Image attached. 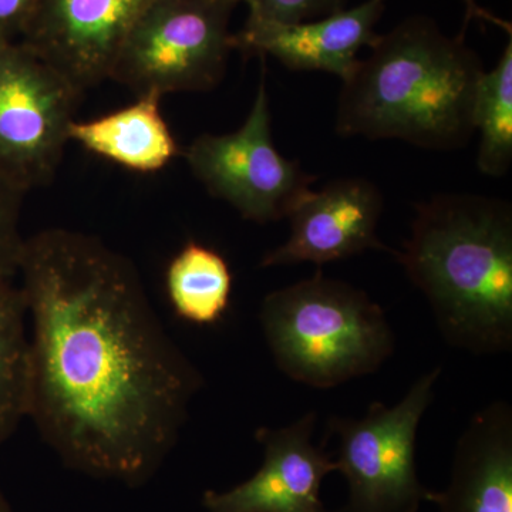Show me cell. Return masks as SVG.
<instances>
[{
	"mask_svg": "<svg viewBox=\"0 0 512 512\" xmlns=\"http://www.w3.org/2000/svg\"><path fill=\"white\" fill-rule=\"evenodd\" d=\"M33 421L64 467L128 488L150 483L180 440L204 379L168 335L136 266L101 239L26 238Z\"/></svg>",
	"mask_w": 512,
	"mask_h": 512,
	"instance_id": "6da1fadb",
	"label": "cell"
},
{
	"mask_svg": "<svg viewBox=\"0 0 512 512\" xmlns=\"http://www.w3.org/2000/svg\"><path fill=\"white\" fill-rule=\"evenodd\" d=\"M343 79L336 109L342 137L406 141L427 150L466 146L485 72L463 33L444 35L434 20H403L369 47Z\"/></svg>",
	"mask_w": 512,
	"mask_h": 512,
	"instance_id": "7a4b0ae2",
	"label": "cell"
},
{
	"mask_svg": "<svg viewBox=\"0 0 512 512\" xmlns=\"http://www.w3.org/2000/svg\"><path fill=\"white\" fill-rule=\"evenodd\" d=\"M414 210L410 237L394 258L426 296L441 336L473 355L511 352V205L437 194Z\"/></svg>",
	"mask_w": 512,
	"mask_h": 512,
	"instance_id": "3957f363",
	"label": "cell"
},
{
	"mask_svg": "<svg viewBox=\"0 0 512 512\" xmlns=\"http://www.w3.org/2000/svg\"><path fill=\"white\" fill-rule=\"evenodd\" d=\"M259 322L278 369L315 389L372 375L396 346L382 306L320 268L312 278L268 293Z\"/></svg>",
	"mask_w": 512,
	"mask_h": 512,
	"instance_id": "277c9868",
	"label": "cell"
},
{
	"mask_svg": "<svg viewBox=\"0 0 512 512\" xmlns=\"http://www.w3.org/2000/svg\"><path fill=\"white\" fill-rule=\"evenodd\" d=\"M224 0H153L121 47L110 79L144 94L208 92L234 49Z\"/></svg>",
	"mask_w": 512,
	"mask_h": 512,
	"instance_id": "5b68a950",
	"label": "cell"
},
{
	"mask_svg": "<svg viewBox=\"0 0 512 512\" xmlns=\"http://www.w3.org/2000/svg\"><path fill=\"white\" fill-rule=\"evenodd\" d=\"M440 375L434 367L396 406L375 402L362 419L330 417L328 434L339 439L336 466L348 483V500L335 512H419L429 503L431 490L417 474L416 440Z\"/></svg>",
	"mask_w": 512,
	"mask_h": 512,
	"instance_id": "8992f818",
	"label": "cell"
},
{
	"mask_svg": "<svg viewBox=\"0 0 512 512\" xmlns=\"http://www.w3.org/2000/svg\"><path fill=\"white\" fill-rule=\"evenodd\" d=\"M80 93L20 42L0 40V178L28 194L59 170Z\"/></svg>",
	"mask_w": 512,
	"mask_h": 512,
	"instance_id": "52a82bcc",
	"label": "cell"
},
{
	"mask_svg": "<svg viewBox=\"0 0 512 512\" xmlns=\"http://www.w3.org/2000/svg\"><path fill=\"white\" fill-rule=\"evenodd\" d=\"M183 154L191 173L212 197L256 224L288 218L315 183L298 160L276 150L265 73L247 120L238 130L202 134Z\"/></svg>",
	"mask_w": 512,
	"mask_h": 512,
	"instance_id": "ba28073f",
	"label": "cell"
},
{
	"mask_svg": "<svg viewBox=\"0 0 512 512\" xmlns=\"http://www.w3.org/2000/svg\"><path fill=\"white\" fill-rule=\"evenodd\" d=\"M153 0H37L19 42L79 90L109 80L121 47Z\"/></svg>",
	"mask_w": 512,
	"mask_h": 512,
	"instance_id": "9c48e42d",
	"label": "cell"
},
{
	"mask_svg": "<svg viewBox=\"0 0 512 512\" xmlns=\"http://www.w3.org/2000/svg\"><path fill=\"white\" fill-rule=\"evenodd\" d=\"M318 413L308 412L291 426L259 427L255 440L264 461L254 476L224 491L202 495L205 512H335L320 498L323 480L338 471L325 446L313 444Z\"/></svg>",
	"mask_w": 512,
	"mask_h": 512,
	"instance_id": "30bf717a",
	"label": "cell"
},
{
	"mask_svg": "<svg viewBox=\"0 0 512 512\" xmlns=\"http://www.w3.org/2000/svg\"><path fill=\"white\" fill-rule=\"evenodd\" d=\"M383 195L365 178L333 180L309 191L288 215L291 235L266 252L261 268L296 264L322 265L375 249L396 256V249L377 237Z\"/></svg>",
	"mask_w": 512,
	"mask_h": 512,
	"instance_id": "8fae6325",
	"label": "cell"
},
{
	"mask_svg": "<svg viewBox=\"0 0 512 512\" xmlns=\"http://www.w3.org/2000/svg\"><path fill=\"white\" fill-rule=\"evenodd\" d=\"M387 0H366L325 18L299 23L247 20L232 36L234 49L256 56H272L299 72H323L346 79L359 60L360 50L377 39L376 25Z\"/></svg>",
	"mask_w": 512,
	"mask_h": 512,
	"instance_id": "7c38bea8",
	"label": "cell"
},
{
	"mask_svg": "<svg viewBox=\"0 0 512 512\" xmlns=\"http://www.w3.org/2000/svg\"><path fill=\"white\" fill-rule=\"evenodd\" d=\"M439 512H512V407L505 400L474 414L454 450L450 481L431 490Z\"/></svg>",
	"mask_w": 512,
	"mask_h": 512,
	"instance_id": "4fadbf2b",
	"label": "cell"
},
{
	"mask_svg": "<svg viewBox=\"0 0 512 512\" xmlns=\"http://www.w3.org/2000/svg\"><path fill=\"white\" fill-rule=\"evenodd\" d=\"M69 140L136 173H157L183 154L161 113L158 94H144L97 119L74 120Z\"/></svg>",
	"mask_w": 512,
	"mask_h": 512,
	"instance_id": "5bb4252c",
	"label": "cell"
},
{
	"mask_svg": "<svg viewBox=\"0 0 512 512\" xmlns=\"http://www.w3.org/2000/svg\"><path fill=\"white\" fill-rule=\"evenodd\" d=\"M234 276L227 259L200 242L190 241L165 272L168 301L178 318L210 326L224 318L231 303Z\"/></svg>",
	"mask_w": 512,
	"mask_h": 512,
	"instance_id": "9a60e30c",
	"label": "cell"
},
{
	"mask_svg": "<svg viewBox=\"0 0 512 512\" xmlns=\"http://www.w3.org/2000/svg\"><path fill=\"white\" fill-rule=\"evenodd\" d=\"M29 402L28 309L18 282H0V446L28 419Z\"/></svg>",
	"mask_w": 512,
	"mask_h": 512,
	"instance_id": "2e32d148",
	"label": "cell"
},
{
	"mask_svg": "<svg viewBox=\"0 0 512 512\" xmlns=\"http://www.w3.org/2000/svg\"><path fill=\"white\" fill-rule=\"evenodd\" d=\"M473 121L480 133L478 168L488 177H504L512 164V35L497 66L481 76Z\"/></svg>",
	"mask_w": 512,
	"mask_h": 512,
	"instance_id": "e0dca14e",
	"label": "cell"
},
{
	"mask_svg": "<svg viewBox=\"0 0 512 512\" xmlns=\"http://www.w3.org/2000/svg\"><path fill=\"white\" fill-rule=\"evenodd\" d=\"M25 195L0 178V282L18 279L26 242L20 232V212Z\"/></svg>",
	"mask_w": 512,
	"mask_h": 512,
	"instance_id": "ac0fdd59",
	"label": "cell"
},
{
	"mask_svg": "<svg viewBox=\"0 0 512 512\" xmlns=\"http://www.w3.org/2000/svg\"><path fill=\"white\" fill-rule=\"evenodd\" d=\"M348 0H245L248 20L299 23L325 18L345 9Z\"/></svg>",
	"mask_w": 512,
	"mask_h": 512,
	"instance_id": "d6986e66",
	"label": "cell"
},
{
	"mask_svg": "<svg viewBox=\"0 0 512 512\" xmlns=\"http://www.w3.org/2000/svg\"><path fill=\"white\" fill-rule=\"evenodd\" d=\"M37 0H0V40L19 42Z\"/></svg>",
	"mask_w": 512,
	"mask_h": 512,
	"instance_id": "ffe728a7",
	"label": "cell"
},
{
	"mask_svg": "<svg viewBox=\"0 0 512 512\" xmlns=\"http://www.w3.org/2000/svg\"><path fill=\"white\" fill-rule=\"evenodd\" d=\"M463 2L464 5H466L467 20H484V22L493 23V25H497L498 28L504 29L508 35L512 33L510 23L505 22V20L495 18V16L491 15V13H488L487 10L481 8V6H478L476 0H463Z\"/></svg>",
	"mask_w": 512,
	"mask_h": 512,
	"instance_id": "44dd1931",
	"label": "cell"
},
{
	"mask_svg": "<svg viewBox=\"0 0 512 512\" xmlns=\"http://www.w3.org/2000/svg\"><path fill=\"white\" fill-rule=\"evenodd\" d=\"M0 512H15L9 503L8 497L3 493L2 488H0Z\"/></svg>",
	"mask_w": 512,
	"mask_h": 512,
	"instance_id": "7402d4cb",
	"label": "cell"
},
{
	"mask_svg": "<svg viewBox=\"0 0 512 512\" xmlns=\"http://www.w3.org/2000/svg\"><path fill=\"white\" fill-rule=\"evenodd\" d=\"M224 2L232 3V5H237L239 2H245V0H224Z\"/></svg>",
	"mask_w": 512,
	"mask_h": 512,
	"instance_id": "603a6c76",
	"label": "cell"
}]
</instances>
